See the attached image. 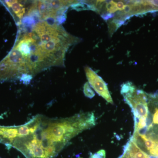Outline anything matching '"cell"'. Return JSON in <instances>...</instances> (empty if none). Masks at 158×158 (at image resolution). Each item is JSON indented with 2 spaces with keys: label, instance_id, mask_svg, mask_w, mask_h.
<instances>
[{
  "label": "cell",
  "instance_id": "1",
  "mask_svg": "<svg viewBox=\"0 0 158 158\" xmlns=\"http://www.w3.org/2000/svg\"><path fill=\"white\" fill-rule=\"evenodd\" d=\"M96 122L92 112L65 118L37 115L26 123L27 134L15 138L11 144L26 158H54L73 138L94 127Z\"/></svg>",
  "mask_w": 158,
  "mask_h": 158
},
{
  "label": "cell",
  "instance_id": "2",
  "mask_svg": "<svg viewBox=\"0 0 158 158\" xmlns=\"http://www.w3.org/2000/svg\"><path fill=\"white\" fill-rule=\"evenodd\" d=\"M80 41L56 23L43 21L21 35L14 48L32 77L52 66H64L68 49Z\"/></svg>",
  "mask_w": 158,
  "mask_h": 158
},
{
  "label": "cell",
  "instance_id": "3",
  "mask_svg": "<svg viewBox=\"0 0 158 158\" xmlns=\"http://www.w3.org/2000/svg\"><path fill=\"white\" fill-rule=\"evenodd\" d=\"M77 2V1H34L28 12H38L40 17L42 20L55 19L59 12H63L69 6Z\"/></svg>",
  "mask_w": 158,
  "mask_h": 158
},
{
  "label": "cell",
  "instance_id": "4",
  "mask_svg": "<svg viewBox=\"0 0 158 158\" xmlns=\"http://www.w3.org/2000/svg\"><path fill=\"white\" fill-rule=\"evenodd\" d=\"M85 70L89 84L97 93L108 102L113 104V99L110 95L106 82L94 71L88 66L85 67Z\"/></svg>",
  "mask_w": 158,
  "mask_h": 158
},
{
  "label": "cell",
  "instance_id": "5",
  "mask_svg": "<svg viewBox=\"0 0 158 158\" xmlns=\"http://www.w3.org/2000/svg\"><path fill=\"white\" fill-rule=\"evenodd\" d=\"M24 2L19 1H6L7 6L11 8L15 14L19 19H21L25 14L27 9Z\"/></svg>",
  "mask_w": 158,
  "mask_h": 158
},
{
  "label": "cell",
  "instance_id": "6",
  "mask_svg": "<svg viewBox=\"0 0 158 158\" xmlns=\"http://www.w3.org/2000/svg\"><path fill=\"white\" fill-rule=\"evenodd\" d=\"M84 92L85 96L91 98L95 95V94L90 88L89 83H86L84 85Z\"/></svg>",
  "mask_w": 158,
  "mask_h": 158
},
{
  "label": "cell",
  "instance_id": "7",
  "mask_svg": "<svg viewBox=\"0 0 158 158\" xmlns=\"http://www.w3.org/2000/svg\"><path fill=\"white\" fill-rule=\"evenodd\" d=\"M90 158H106V152L104 150L99 151L96 153L91 156Z\"/></svg>",
  "mask_w": 158,
  "mask_h": 158
},
{
  "label": "cell",
  "instance_id": "8",
  "mask_svg": "<svg viewBox=\"0 0 158 158\" xmlns=\"http://www.w3.org/2000/svg\"></svg>",
  "mask_w": 158,
  "mask_h": 158
}]
</instances>
